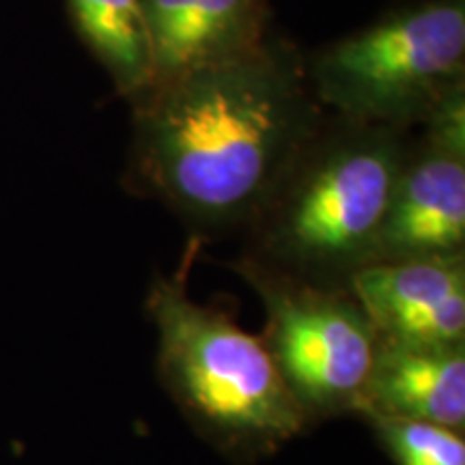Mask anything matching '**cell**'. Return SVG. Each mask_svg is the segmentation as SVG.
I'll list each match as a JSON object with an SVG mask.
<instances>
[{"label":"cell","instance_id":"cell-8","mask_svg":"<svg viewBox=\"0 0 465 465\" xmlns=\"http://www.w3.org/2000/svg\"><path fill=\"white\" fill-rule=\"evenodd\" d=\"M411 418L465 431V345L381 341L353 411Z\"/></svg>","mask_w":465,"mask_h":465},{"label":"cell","instance_id":"cell-2","mask_svg":"<svg viewBox=\"0 0 465 465\" xmlns=\"http://www.w3.org/2000/svg\"><path fill=\"white\" fill-rule=\"evenodd\" d=\"M201 237L177 270L155 276L144 311L155 328V373L192 431L232 463H257L315 424L293 399L261 334L229 311L192 300L190 272Z\"/></svg>","mask_w":465,"mask_h":465},{"label":"cell","instance_id":"cell-5","mask_svg":"<svg viewBox=\"0 0 465 465\" xmlns=\"http://www.w3.org/2000/svg\"><path fill=\"white\" fill-rule=\"evenodd\" d=\"M263 304L261 339L312 424L356 411L380 334L345 287H323L254 257L232 263Z\"/></svg>","mask_w":465,"mask_h":465},{"label":"cell","instance_id":"cell-4","mask_svg":"<svg viewBox=\"0 0 465 465\" xmlns=\"http://www.w3.org/2000/svg\"><path fill=\"white\" fill-rule=\"evenodd\" d=\"M308 72L319 106L349 125L424 124L465 74V0L394 11L325 48Z\"/></svg>","mask_w":465,"mask_h":465},{"label":"cell","instance_id":"cell-11","mask_svg":"<svg viewBox=\"0 0 465 465\" xmlns=\"http://www.w3.org/2000/svg\"><path fill=\"white\" fill-rule=\"evenodd\" d=\"M394 465H465L463 431L444 424L360 411Z\"/></svg>","mask_w":465,"mask_h":465},{"label":"cell","instance_id":"cell-7","mask_svg":"<svg viewBox=\"0 0 465 465\" xmlns=\"http://www.w3.org/2000/svg\"><path fill=\"white\" fill-rule=\"evenodd\" d=\"M463 248L465 155L424 141L407 151L371 263L455 257Z\"/></svg>","mask_w":465,"mask_h":465},{"label":"cell","instance_id":"cell-10","mask_svg":"<svg viewBox=\"0 0 465 465\" xmlns=\"http://www.w3.org/2000/svg\"><path fill=\"white\" fill-rule=\"evenodd\" d=\"M75 33L134 102L155 83L153 48L141 0H67Z\"/></svg>","mask_w":465,"mask_h":465},{"label":"cell","instance_id":"cell-9","mask_svg":"<svg viewBox=\"0 0 465 465\" xmlns=\"http://www.w3.org/2000/svg\"><path fill=\"white\" fill-rule=\"evenodd\" d=\"M155 83L231 56L265 37L263 0H141Z\"/></svg>","mask_w":465,"mask_h":465},{"label":"cell","instance_id":"cell-3","mask_svg":"<svg viewBox=\"0 0 465 465\" xmlns=\"http://www.w3.org/2000/svg\"><path fill=\"white\" fill-rule=\"evenodd\" d=\"M345 125L302 151L252 220L250 257L323 287H345L373 261L407 158L403 130Z\"/></svg>","mask_w":465,"mask_h":465},{"label":"cell","instance_id":"cell-1","mask_svg":"<svg viewBox=\"0 0 465 465\" xmlns=\"http://www.w3.org/2000/svg\"><path fill=\"white\" fill-rule=\"evenodd\" d=\"M130 185L199 229L252 223L319 136L302 56L263 37L134 100Z\"/></svg>","mask_w":465,"mask_h":465},{"label":"cell","instance_id":"cell-6","mask_svg":"<svg viewBox=\"0 0 465 465\" xmlns=\"http://www.w3.org/2000/svg\"><path fill=\"white\" fill-rule=\"evenodd\" d=\"M345 289L381 341L465 345V254L377 261L353 272Z\"/></svg>","mask_w":465,"mask_h":465}]
</instances>
